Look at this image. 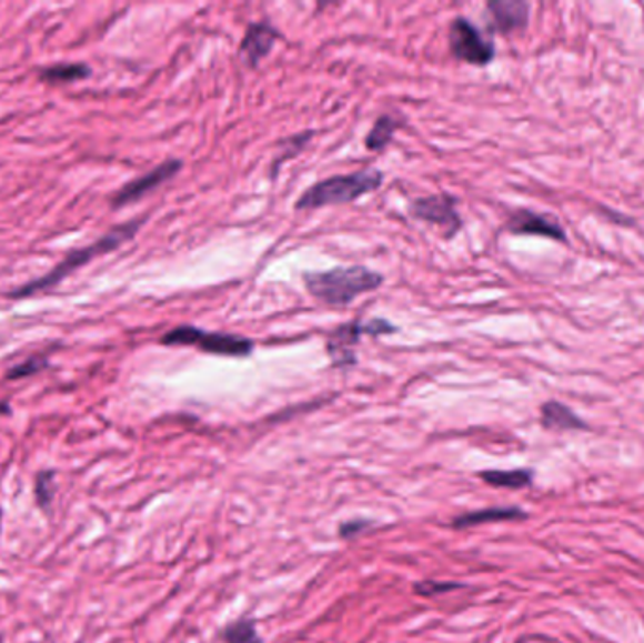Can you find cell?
I'll list each match as a JSON object with an SVG mask.
<instances>
[{
    "mask_svg": "<svg viewBox=\"0 0 644 643\" xmlns=\"http://www.w3.org/2000/svg\"><path fill=\"white\" fill-rule=\"evenodd\" d=\"M402 127V121L394 115H379L378 121L373 123L372 131L368 132L366 148L370 151H383L386 145L391 144L394 132Z\"/></svg>",
    "mask_w": 644,
    "mask_h": 643,
    "instance_id": "cell-15",
    "label": "cell"
},
{
    "mask_svg": "<svg viewBox=\"0 0 644 643\" xmlns=\"http://www.w3.org/2000/svg\"><path fill=\"white\" fill-rule=\"evenodd\" d=\"M181 169H183L181 159H168V161L159 164L157 169L151 170L148 174L140 175L137 180H132L131 183H127L123 189H119L112 200L113 207H127V204L138 202L145 194L151 193L153 189L159 188L168 180H172L175 174H180Z\"/></svg>",
    "mask_w": 644,
    "mask_h": 643,
    "instance_id": "cell-7",
    "label": "cell"
},
{
    "mask_svg": "<svg viewBox=\"0 0 644 643\" xmlns=\"http://www.w3.org/2000/svg\"><path fill=\"white\" fill-rule=\"evenodd\" d=\"M311 137H313V132H302V134H296V137H291L286 138V140H283V142L279 144L281 151H279L278 157H275V161L272 163V175H275V172H278L279 164L283 163V161H286L289 157L298 155L300 151L304 150L305 144L310 142Z\"/></svg>",
    "mask_w": 644,
    "mask_h": 643,
    "instance_id": "cell-19",
    "label": "cell"
},
{
    "mask_svg": "<svg viewBox=\"0 0 644 643\" xmlns=\"http://www.w3.org/2000/svg\"><path fill=\"white\" fill-rule=\"evenodd\" d=\"M89 74H91V69L88 64L62 63L42 70V80L53 83L74 82V80L88 78Z\"/></svg>",
    "mask_w": 644,
    "mask_h": 643,
    "instance_id": "cell-16",
    "label": "cell"
},
{
    "mask_svg": "<svg viewBox=\"0 0 644 643\" xmlns=\"http://www.w3.org/2000/svg\"><path fill=\"white\" fill-rule=\"evenodd\" d=\"M12 413V408L8 406L7 402L0 400V415H10Z\"/></svg>",
    "mask_w": 644,
    "mask_h": 643,
    "instance_id": "cell-24",
    "label": "cell"
},
{
    "mask_svg": "<svg viewBox=\"0 0 644 643\" xmlns=\"http://www.w3.org/2000/svg\"><path fill=\"white\" fill-rule=\"evenodd\" d=\"M527 513L519 506H494L462 513L453 519L454 529H470V526L486 525V523H502V521H522Z\"/></svg>",
    "mask_w": 644,
    "mask_h": 643,
    "instance_id": "cell-12",
    "label": "cell"
},
{
    "mask_svg": "<svg viewBox=\"0 0 644 643\" xmlns=\"http://www.w3.org/2000/svg\"><path fill=\"white\" fill-rule=\"evenodd\" d=\"M56 472L53 470H44L40 472L34 483V496H37V504L40 510H50L51 502L56 499Z\"/></svg>",
    "mask_w": 644,
    "mask_h": 643,
    "instance_id": "cell-18",
    "label": "cell"
},
{
    "mask_svg": "<svg viewBox=\"0 0 644 643\" xmlns=\"http://www.w3.org/2000/svg\"><path fill=\"white\" fill-rule=\"evenodd\" d=\"M278 38H281V34L268 21L251 23L248 27V31H245L242 46H240L245 64L251 67V69H256L261 64L262 59H266L272 53Z\"/></svg>",
    "mask_w": 644,
    "mask_h": 643,
    "instance_id": "cell-10",
    "label": "cell"
},
{
    "mask_svg": "<svg viewBox=\"0 0 644 643\" xmlns=\"http://www.w3.org/2000/svg\"><path fill=\"white\" fill-rule=\"evenodd\" d=\"M505 229L513 234H535V237L552 238L557 242L567 240L564 227L560 225L556 219L532 212V210H516V212L511 213Z\"/></svg>",
    "mask_w": 644,
    "mask_h": 643,
    "instance_id": "cell-9",
    "label": "cell"
},
{
    "mask_svg": "<svg viewBox=\"0 0 644 643\" xmlns=\"http://www.w3.org/2000/svg\"><path fill=\"white\" fill-rule=\"evenodd\" d=\"M486 8L492 18V26L503 34L522 31L530 21V4L522 0H492Z\"/></svg>",
    "mask_w": 644,
    "mask_h": 643,
    "instance_id": "cell-11",
    "label": "cell"
},
{
    "mask_svg": "<svg viewBox=\"0 0 644 643\" xmlns=\"http://www.w3.org/2000/svg\"><path fill=\"white\" fill-rule=\"evenodd\" d=\"M48 366V361L46 359H29L26 363L19 364L16 369L8 372V378L10 380H21V378H27V375L37 374L40 370Z\"/></svg>",
    "mask_w": 644,
    "mask_h": 643,
    "instance_id": "cell-21",
    "label": "cell"
},
{
    "mask_svg": "<svg viewBox=\"0 0 644 643\" xmlns=\"http://www.w3.org/2000/svg\"><path fill=\"white\" fill-rule=\"evenodd\" d=\"M449 48L459 61L475 67H486L496 57L494 42L465 18L453 19L449 27Z\"/></svg>",
    "mask_w": 644,
    "mask_h": 643,
    "instance_id": "cell-5",
    "label": "cell"
},
{
    "mask_svg": "<svg viewBox=\"0 0 644 643\" xmlns=\"http://www.w3.org/2000/svg\"><path fill=\"white\" fill-rule=\"evenodd\" d=\"M383 172L375 169L360 170L353 174L332 175L304 191L296 200V210L311 212L316 208L349 204L364 194L378 191L383 185Z\"/></svg>",
    "mask_w": 644,
    "mask_h": 643,
    "instance_id": "cell-3",
    "label": "cell"
},
{
    "mask_svg": "<svg viewBox=\"0 0 644 643\" xmlns=\"http://www.w3.org/2000/svg\"><path fill=\"white\" fill-rule=\"evenodd\" d=\"M362 336H364V321H360V319L349 321L345 325H340L335 331L330 332L329 340H326V353L332 359V364L338 369L356 364L354 348Z\"/></svg>",
    "mask_w": 644,
    "mask_h": 643,
    "instance_id": "cell-8",
    "label": "cell"
},
{
    "mask_svg": "<svg viewBox=\"0 0 644 643\" xmlns=\"http://www.w3.org/2000/svg\"><path fill=\"white\" fill-rule=\"evenodd\" d=\"M370 529V523L368 521H348L340 526V536L343 540H349V537L359 536L360 532Z\"/></svg>",
    "mask_w": 644,
    "mask_h": 643,
    "instance_id": "cell-23",
    "label": "cell"
},
{
    "mask_svg": "<svg viewBox=\"0 0 644 643\" xmlns=\"http://www.w3.org/2000/svg\"><path fill=\"white\" fill-rule=\"evenodd\" d=\"M164 345H191L197 350L221 356H248L253 353V340L227 332L200 331L197 326H178L161 338Z\"/></svg>",
    "mask_w": 644,
    "mask_h": 643,
    "instance_id": "cell-4",
    "label": "cell"
},
{
    "mask_svg": "<svg viewBox=\"0 0 644 643\" xmlns=\"http://www.w3.org/2000/svg\"><path fill=\"white\" fill-rule=\"evenodd\" d=\"M541 425L546 431H586L588 425L571 408L551 400L541 406Z\"/></svg>",
    "mask_w": 644,
    "mask_h": 643,
    "instance_id": "cell-13",
    "label": "cell"
},
{
    "mask_svg": "<svg viewBox=\"0 0 644 643\" xmlns=\"http://www.w3.org/2000/svg\"><path fill=\"white\" fill-rule=\"evenodd\" d=\"M462 587H464V585H460V583H445V581L441 583V581L424 580L419 581L415 587H413V591H415L419 596H426V599H430V596H435L437 593H449V591H456V589Z\"/></svg>",
    "mask_w": 644,
    "mask_h": 643,
    "instance_id": "cell-20",
    "label": "cell"
},
{
    "mask_svg": "<svg viewBox=\"0 0 644 643\" xmlns=\"http://www.w3.org/2000/svg\"><path fill=\"white\" fill-rule=\"evenodd\" d=\"M304 283L311 297L322 304L348 307L360 294L381 288L384 278L366 267H340L326 272H308Z\"/></svg>",
    "mask_w": 644,
    "mask_h": 643,
    "instance_id": "cell-1",
    "label": "cell"
},
{
    "mask_svg": "<svg viewBox=\"0 0 644 643\" xmlns=\"http://www.w3.org/2000/svg\"><path fill=\"white\" fill-rule=\"evenodd\" d=\"M143 221H145L143 218L134 219V221L118 225L108 232V234H104V237L99 238L93 244L72 251L62 263L57 264L56 269L51 270L50 274H46L44 278H38V280L31 281V283H26L23 288L13 291L10 297L12 299H23V297H31V294L40 293V291H48V289L56 288L57 283H61L64 278H69L74 270L80 269L83 264L91 263L97 257L105 255L110 251L118 250L119 245H123L124 242H129L140 231Z\"/></svg>",
    "mask_w": 644,
    "mask_h": 643,
    "instance_id": "cell-2",
    "label": "cell"
},
{
    "mask_svg": "<svg viewBox=\"0 0 644 643\" xmlns=\"http://www.w3.org/2000/svg\"><path fill=\"white\" fill-rule=\"evenodd\" d=\"M456 202L459 200L453 194H434L413 200L410 212L419 221L440 227L445 240H451L462 229V218L456 210Z\"/></svg>",
    "mask_w": 644,
    "mask_h": 643,
    "instance_id": "cell-6",
    "label": "cell"
},
{
    "mask_svg": "<svg viewBox=\"0 0 644 643\" xmlns=\"http://www.w3.org/2000/svg\"><path fill=\"white\" fill-rule=\"evenodd\" d=\"M223 640L227 643H262V637L259 636L256 626L251 619H240V621L227 626Z\"/></svg>",
    "mask_w": 644,
    "mask_h": 643,
    "instance_id": "cell-17",
    "label": "cell"
},
{
    "mask_svg": "<svg viewBox=\"0 0 644 643\" xmlns=\"http://www.w3.org/2000/svg\"><path fill=\"white\" fill-rule=\"evenodd\" d=\"M479 478L484 483L492 485V488L519 491V489H526L532 485L533 470H483V472H479Z\"/></svg>",
    "mask_w": 644,
    "mask_h": 643,
    "instance_id": "cell-14",
    "label": "cell"
},
{
    "mask_svg": "<svg viewBox=\"0 0 644 643\" xmlns=\"http://www.w3.org/2000/svg\"><path fill=\"white\" fill-rule=\"evenodd\" d=\"M394 332H398V326L392 325L386 319L375 318L364 321V334L368 336H383V334H394Z\"/></svg>",
    "mask_w": 644,
    "mask_h": 643,
    "instance_id": "cell-22",
    "label": "cell"
}]
</instances>
